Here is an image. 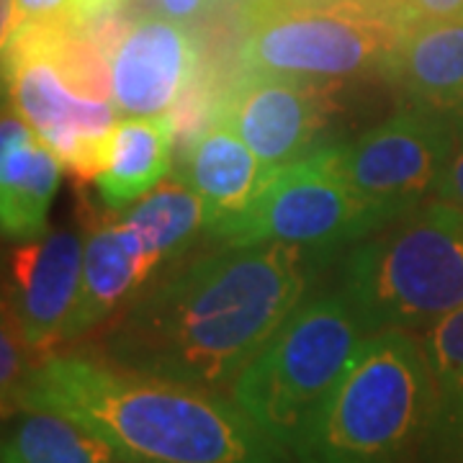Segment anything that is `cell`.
Here are the masks:
<instances>
[{"mask_svg": "<svg viewBox=\"0 0 463 463\" xmlns=\"http://www.w3.org/2000/svg\"><path fill=\"white\" fill-rule=\"evenodd\" d=\"M309 250L219 248L149 283L103 337L124 371L227 392L309 288Z\"/></svg>", "mask_w": 463, "mask_h": 463, "instance_id": "1", "label": "cell"}, {"mask_svg": "<svg viewBox=\"0 0 463 463\" xmlns=\"http://www.w3.org/2000/svg\"><path fill=\"white\" fill-rule=\"evenodd\" d=\"M18 410L65 414L129 463H294L219 392L80 355L33 364Z\"/></svg>", "mask_w": 463, "mask_h": 463, "instance_id": "2", "label": "cell"}, {"mask_svg": "<svg viewBox=\"0 0 463 463\" xmlns=\"http://www.w3.org/2000/svg\"><path fill=\"white\" fill-rule=\"evenodd\" d=\"M430 365L410 330L365 335L343 381L291 453L294 463L425 461L432 422Z\"/></svg>", "mask_w": 463, "mask_h": 463, "instance_id": "3", "label": "cell"}, {"mask_svg": "<svg viewBox=\"0 0 463 463\" xmlns=\"http://www.w3.org/2000/svg\"><path fill=\"white\" fill-rule=\"evenodd\" d=\"M343 297L368 335L425 330L463 309V209L425 201L350 252Z\"/></svg>", "mask_w": 463, "mask_h": 463, "instance_id": "4", "label": "cell"}, {"mask_svg": "<svg viewBox=\"0 0 463 463\" xmlns=\"http://www.w3.org/2000/svg\"><path fill=\"white\" fill-rule=\"evenodd\" d=\"M365 335L343 291L307 298L234 381L232 402L291 458Z\"/></svg>", "mask_w": 463, "mask_h": 463, "instance_id": "5", "label": "cell"}, {"mask_svg": "<svg viewBox=\"0 0 463 463\" xmlns=\"http://www.w3.org/2000/svg\"><path fill=\"white\" fill-rule=\"evenodd\" d=\"M340 152L343 145L317 147L297 163L273 170L248 209L206 232V237L216 248L291 245L332 252L381 232L350 188Z\"/></svg>", "mask_w": 463, "mask_h": 463, "instance_id": "6", "label": "cell"}, {"mask_svg": "<svg viewBox=\"0 0 463 463\" xmlns=\"http://www.w3.org/2000/svg\"><path fill=\"white\" fill-rule=\"evenodd\" d=\"M242 44L248 72L298 80L381 75L397 50L402 26L365 11H270L252 14Z\"/></svg>", "mask_w": 463, "mask_h": 463, "instance_id": "7", "label": "cell"}, {"mask_svg": "<svg viewBox=\"0 0 463 463\" xmlns=\"http://www.w3.org/2000/svg\"><path fill=\"white\" fill-rule=\"evenodd\" d=\"M5 93L36 137L78 175L96 178L106 142L114 132L116 106L90 99L67 83L44 47L42 26H21L3 44Z\"/></svg>", "mask_w": 463, "mask_h": 463, "instance_id": "8", "label": "cell"}, {"mask_svg": "<svg viewBox=\"0 0 463 463\" xmlns=\"http://www.w3.org/2000/svg\"><path fill=\"white\" fill-rule=\"evenodd\" d=\"M456 134L446 121L402 106L353 145L340 160L350 188L381 230L432 199L446 170Z\"/></svg>", "mask_w": 463, "mask_h": 463, "instance_id": "9", "label": "cell"}, {"mask_svg": "<svg viewBox=\"0 0 463 463\" xmlns=\"http://www.w3.org/2000/svg\"><path fill=\"white\" fill-rule=\"evenodd\" d=\"M219 116L230 121L270 170L315 152L325 103L315 80L248 72L224 96Z\"/></svg>", "mask_w": 463, "mask_h": 463, "instance_id": "10", "label": "cell"}, {"mask_svg": "<svg viewBox=\"0 0 463 463\" xmlns=\"http://www.w3.org/2000/svg\"><path fill=\"white\" fill-rule=\"evenodd\" d=\"M85 240L72 230L47 232L11 255V312L29 353L65 340L83 283Z\"/></svg>", "mask_w": 463, "mask_h": 463, "instance_id": "11", "label": "cell"}, {"mask_svg": "<svg viewBox=\"0 0 463 463\" xmlns=\"http://www.w3.org/2000/svg\"><path fill=\"white\" fill-rule=\"evenodd\" d=\"M196 47L185 24L142 16L111 52V100L129 118L167 116L191 85Z\"/></svg>", "mask_w": 463, "mask_h": 463, "instance_id": "12", "label": "cell"}, {"mask_svg": "<svg viewBox=\"0 0 463 463\" xmlns=\"http://www.w3.org/2000/svg\"><path fill=\"white\" fill-rule=\"evenodd\" d=\"M404 106L446 121L463 134V18L402 29L386 70Z\"/></svg>", "mask_w": 463, "mask_h": 463, "instance_id": "13", "label": "cell"}, {"mask_svg": "<svg viewBox=\"0 0 463 463\" xmlns=\"http://www.w3.org/2000/svg\"><path fill=\"white\" fill-rule=\"evenodd\" d=\"M157 270L160 265L149 255L142 234L124 222V216L88 232L80 297L70 317L65 340L80 337L134 301Z\"/></svg>", "mask_w": 463, "mask_h": 463, "instance_id": "14", "label": "cell"}, {"mask_svg": "<svg viewBox=\"0 0 463 463\" xmlns=\"http://www.w3.org/2000/svg\"><path fill=\"white\" fill-rule=\"evenodd\" d=\"M273 170L245 145L224 116L196 137L185 160V183L206 209V232L232 222L248 209Z\"/></svg>", "mask_w": 463, "mask_h": 463, "instance_id": "15", "label": "cell"}, {"mask_svg": "<svg viewBox=\"0 0 463 463\" xmlns=\"http://www.w3.org/2000/svg\"><path fill=\"white\" fill-rule=\"evenodd\" d=\"M173 160V124L167 116L121 118L106 142L96 173L100 201L127 209L165 181Z\"/></svg>", "mask_w": 463, "mask_h": 463, "instance_id": "16", "label": "cell"}, {"mask_svg": "<svg viewBox=\"0 0 463 463\" xmlns=\"http://www.w3.org/2000/svg\"><path fill=\"white\" fill-rule=\"evenodd\" d=\"M62 160L39 137L0 149V222L18 245L47 234V216L62 178Z\"/></svg>", "mask_w": 463, "mask_h": 463, "instance_id": "17", "label": "cell"}, {"mask_svg": "<svg viewBox=\"0 0 463 463\" xmlns=\"http://www.w3.org/2000/svg\"><path fill=\"white\" fill-rule=\"evenodd\" d=\"M420 340L435 394L422 463H463V309L432 322Z\"/></svg>", "mask_w": 463, "mask_h": 463, "instance_id": "18", "label": "cell"}, {"mask_svg": "<svg viewBox=\"0 0 463 463\" xmlns=\"http://www.w3.org/2000/svg\"><path fill=\"white\" fill-rule=\"evenodd\" d=\"M3 450L18 463H129L96 432L65 414L18 410Z\"/></svg>", "mask_w": 463, "mask_h": 463, "instance_id": "19", "label": "cell"}, {"mask_svg": "<svg viewBox=\"0 0 463 463\" xmlns=\"http://www.w3.org/2000/svg\"><path fill=\"white\" fill-rule=\"evenodd\" d=\"M134 230L142 234L155 263L163 265L181 258V252L206 230V209L201 196L185 181H163L137 201L124 214Z\"/></svg>", "mask_w": 463, "mask_h": 463, "instance_id": "20", "label": "cell"}, {"mask_svg": "<svg viewBox=\"0 0 463 463\" xmlns=\"http://www.w3.org/2000/svg\"><path fill=\"white\" fill-rule=\"evenodd\" d=\"M78 0H3V44L21 29L33 24H78Z\"/></svg>", "mask_w": 463, "mask_h": 463, "instance_id": "21", "label": "cell"}, {"mask_svg": "<svg viewBox=\"0 0 463 463\" xmlns=\"http://www.w3.org/2000/svg\"><path fill=\"white\" fill-rule=\"evenodd\" d=\"M463 18V0H404L399 8V26L430 21H458Z\"/></svg>", "mask_w": 463, "mask_h": 463, "instance_id": "22", "label": "cell"}, {"mask_svg": "<svg viewBox=\"0 0 463 463\" xmlns=\"http://www.w3.org/2000/svg\"><path fill=\"white\" fill-rule=\"evenodd\" d=\"M252 14H270V11H365L368 0H252Z\"/></svg>", "mask_w": 463, "mask_h": 463, "instance_id": "23", "label": "cell"}, {"mask_svg": "<svg viewBox=\"0 0 463 463\" xmlns=\"http://www.w3.org/2000/svg\"><path fill=\"white\" fill-rule=\"evenodd\" d=\"M432 199L446 201V203H453V206L463 209V134L456 137L450 160H448L446 170H443L440 181L435 185Z\"/></svg>", "mask_w": 463, "mask_h": 463, "instance_id": "24", "label": "cell"}, {"mask_svg": "<svg viewBox=\"0 0 463 463\" xmlns=\"http://www.w3.org/2000/svg\"><path fill=\"white\" fill-rule=\"evenodd\" d=\"M203 5H206V0H157L160 16L178 21V24H188L191 18L199 16Z\"/></svg>", "mask_w": 463, "mask_h": 463, "instance_id": "25", "label": "cell"}, {"mask_svg": "<svg viewBox=\"0 0 463 463\" xmlns=\"http://www.w3.org/2000/svg\"><path fill=\"white\" fill-rule=\"evenodd\" d=\"M121 0H78L75 5V21L78 26H83L88 18H93L100 11H109V8H118Z\"/></svg>", "mask_w": 463, "mask_h": 463, "instance_id": "26", "label": "cell"}, {"mask_svg": "<svg viewBox=\"0 0 463 463\" xmlns=\"http://www.w3.org/2000/svg\"><path fill=\"white\" fill-rule=\"evenodd\" d=\"M3 463H18V461L11 456V453H8V450H3Z\"/></svg>", "mask_w": 463, "mask_h": 463, "instance_id": "27", "label": "cell"}, {"mask_svg": "<svg viewBox=\"0 0 463 463\" xmlns=\"http://www.w3.org/2000/svg\"><path fill=\"white\" fill-rule=\"evenodd\" d=\"M248 3H252V0H248Z\"/></svg>", "mask_w": 463, "mask_h": 463, "instance_id": "28", "label": "cell"}]
</instances>
